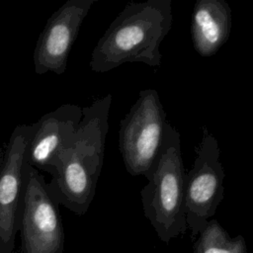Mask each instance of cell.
Instances as JSON below:
<instances>
[{
    "label": "cell",
    "mask_w": 253,
    "mask_h": 253,
    "mask_svg": "<svg viewBox=\"0 0 253 253\" xmlns=\"http://www.w3.org/2000/svg\"><path fill=\"white\" fill-rule=\"evenodd\" d=\"M171 27V0L126 4L94 47L89 62L91 70L104 73L132 62L161 66L159 47Z\"/></svg>",
    "instance_id": "7a4b0ae2"
},
{
    "label": "cell",
    "mask_w": 253,
    "mask_h": 253,
    "mask_svg": "<svg viewBox=\"0 0 253 253\" xmlns=\"http://www.w3.org/2000/svg\"><path fill=\"white\" fill-rule=\"evenodd\" d=\"M37 122L13 129L0 166V253H13L27 185V151Z\"/></svg>",
    "instance_id": "52a82bcc"
},
{
    "label": "cell",
    "mask_w": 253,
    "mask_h": 253,
    "mask_svg": "<svg viewBox=\"0 0 253 253\" xmlns=\"http://www.w3.org/2000/svg\"><path fill=\"white\" fill-rule=\"evenodd\" d=\"M112 95L82 108L77 129L53 159L47 189L51 197L77 215L87 212L104 163Z\"/></svg>",
    "instance_id": "6da1fadb"
},
{
    "label": "cell",
    "mask_w": 253,
    "mask_h": 253,
    "mask_svg": "<svg viewBox=\"0 0 253 253\" xmlns=\"http://www.w3.org/2000/svg\"><path fill=\"white\" fill-rule=\"evenodd\" d=\"M3 156H4V151L2 149H0V166H1L2 161H3Z\"/></svg>",
    "instance_id": "7c38bea8"
},
{
    "label": "cell",
    "mask_w": 253,
    "mask_h": 253,
    "mask_svg": "<svg viewBox=\"0 0 253 253\" xmlns=\"http://www.w3.org/2000/svg\"><path fill=\"white\" fill-rule=\"evenodd\" d=\"M96 0H68L47 20L34 51L37 74L65 72L72 45L80 27Z\"/></svg>",
    "instance_id": "ba28073f"
},
{
    "label": "cell",
    "mask_w": 253,
    "mask_h": 253,
    "mask_svg": "<svg viewBox=\"0 0 253 253\" xmlns=\"http://www.w3.org/2000/svg\"><path fill=\"white\" fill-rule=\"evenodd\" d=\"M148 183L140 191L144 216L165 244L183 235L186 223V172L179 131L166 124L156 158L144 174Z\"/></svg>",
    "instance_id": "3957f363"
},
{
    "label": "cell",
    "mask_w": 253,
    "mask_h": 253,
    "mask_svg": "<svg viewBox=\"0 0 253 253\" xmlns=\"http://www.w3.org/2000/svg\"><path fill=\"white\" fill-rule=\"evenodd\" d=\"M193 253H248V249L241 234L231 238L213 218L199 233L193 245Z\"/></svg>",
    "instance_id": "8fae6325"
},
{
    "label": "cell",
    "mask_w": 253,
    "mask_h": 253,
    "mask_svg": "<svg viewBox=\"0 0 253 253\" xmlns=\"http://www.w3.org/2000/svg\"><path fill=\"white\" fill-rule=\"evenodd\" d=\"M232 27L231 9L225 0H198L191 18L195 50L211 56L227 42Z\"/></svg>",
    "instance_id": "30bf717a"
},
{
    "label": "cell",
    "mask_w": 253,
    "mask_h": 253,
    "mask_svg": "<svg viewBox=\"0 0 253 253\" xmlns=\"http://www.w3.org/2000/svg\"><path fill=\"white\" fill-rule=\"evenodd\" d=\"M82 116V108L71 103L44 114L37 122V130L28 147V164L48 172L58 151L77 129Z\"/></svg>",
    "instance_id": "9c48e42d"
},
{
    "label": "cell",
    "mask_w": 253,
    "mask_h": 253,
    "mask_svg": "<svg viewBox=\"0 0 253 253\" xmlns=\"http://www.w3.org/2000/svg\"><path fill=\"white\" fill-rule=\"evenodd\" d=\"M192 169L186 173V223L191 238L207 226L224 198V170L219 161L217 139L203 126Z\"/></svg>",
    "instance_id": "5b68a950"
},
{
    "label": "cell",
    "mask_w": 253,
    "mask_h": 253,
    "mask_svg": "<svg viewBox=\"0 0 253 253\" xmlns=\"http://www.w3.org/2000/svg\"><path fill=\"white\" fill-rule=\"evenodd\" d=\"M19 231L20 253H63L64 230L59 204L51 197L45 179L28 164Z\"/></svg>",
    "instance_id": "8992f818"
},
{
    "label": "cell",
    "mask_w": 253,
    "mask_h": 253,
    "mask_svg": "<svg viewBox=\"0 0 253 253\" xmlns=\"http://www.w3.org/2000/svg\"><path fill=\"white\" fill-rule=\"evenodd\" d=\"M167 123L157 91L141 90L120 123L119 149L128 174L144 176L160 149Z\"/></svg>",
    "instance_id": "277c9868"
}]
</instances>
